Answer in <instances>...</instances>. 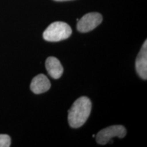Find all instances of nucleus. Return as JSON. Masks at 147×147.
Returning a JSON list of instances; mask_svg holds the SVG:
<instances>
[{"label":"nucleus","mask_w":147,"mask_h":147,"mask_svg":"<svg viewBox=\"0 0 147 147\" xmlns=\"http://www.w3.org/2000/svg\"><path fill=\"white\" fill-rule=\"evenodd\" d=\"M91 106L87 97H81L75 101L68 111L67 120L71 127L79 128L83 125L91 114Z\"/></svg>","instance_id":"nucleus-1"},{"label":"nucleus","mask_w":147,"mask_h":147,"mask_svg":"<svg viewBox=\"0 0 147 147\" xmlns=\"http://www.w3.org/2000/svg\"><path fill=\"white\" fill-rule=\"evenodd\" d=\"M72 31L68 24L57 21L51 23L43 33V38L48 42H59L69 38Z\"/></svg>","instance_id":"nucleus-2"},{"label":"nucleus","mask_w":147,"mask_h":147,"mask_svg":"<svg viewBox=\"0 0 147 147\" xmlns=\"http://www.w3.org/2000/svg\"><path fill=\"white\" fill-rule=\"evenodd\" d=\"M127 134L126 129L123 125H113L101 130L96 135V141L99 144L105 145L114 137L123 138Z\"/></svg>","instance_id":"nucleus-3"},{"label":"nucleus","mask_w":147,"mask_h":147,"mask_svg":"<svg viewBox=\"0 0 147 147\" xmlns=\"http://www.w3.org/2000/svg\"><path fill=\"white\" fill-rule=\"evenodd\" d=\"M102 22V16L98 12H90L84 15L77 23L78 32L87 33L96 28Z\"/></svg>","instance_id":"nucleus-4"},{"label":"nucleus","mask_w":147,"mask_h":147,"mask_svg":"<svg viewBox=\"0 0 147 147\" xmlns=\"http://www.w3.org/2000/svg\"><path fill=\"white\" fill-rule=\"evenodd\" d=\"M136 69L141 78L146 80L147 78V42L143 44L140 51L138 55L136 60Z\"/></svg>","instance_id":"nucleus-5"},{"label":"nucleus","mask_w":147,"mask_h":147,"mask_svg":"<svg viewBox=\"0 0 147 147\" xmlns=\"http://www.w3.org/2000/svg\"><path fill=\"white\" fill-rule=\"evenodd\" d=\"M51 86V82L47 77L43 74H40L33 78L30 89L35 94H41L49 91Z\"/></svg>","instance_id":"nucleus-6"},{"label":"nucleus","mask_w":147,"mask_h":147,"mask_svg":"<svg viewBox=\"0 0 147 147\" xmlns=\"http://www.w3.org/2000/svg\"><path fill=\"white\" fill-rule=\"evenodd\" d=\"M46 69L49 74L54 79L61 78L63 72V67L59 60L55 57H49L46 61Z\"/></svg>","instance_id":"nucleus-7"},{"label":"nucleus","mask_w":147,"mask_h":147,"mask_svg":"<svg viewBox=\"0 0 147 147\" xmlns=\"http://www.w3.org/2000/svg\"><path fill=\"white\" fill-rule=\"evenodd\" d=\"M10 144V137L7 134H0V147H9Z\"/></svg>","instance_id":"nucleus-8"},{"label":"nucleus","mask_w":147,"mask_h":147,"mask_svg":"<svg viewBox=\"0 0 147 147\" xmlns=\"http://www.w3.org/2000/svg\"><path fill=\"white\" fill-rule=\"evenodd\" d=\"M56 1H69V0H54Z\"/></svg>","instance_id":"nucleus-9"},{"label":"nucleus","mask_w":147,"mask_h":147,"mask_svg":"<svg viewBox=\"0 0 147 147\" xmlns=\"http://www.w3.org/2000/svg\"><path fill=\"white\" fill-rule=\"evenodd\" d=\"M95 134H93V138H95Z\"/></svg>","instance_id":"nucleus-10"}]
</instances>
